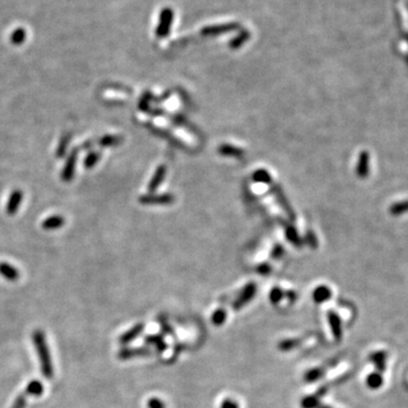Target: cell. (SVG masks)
<instances>
[{
  "instance_id": "obj_20",
  "label": "cell",
  "mask_w": 408,
  "mask_h": 408,
  "mask_svg": "<svg viewBox=\"0 0 408 408\" xmlns=\"http://www.w3.org/2000/svg\"><path fill=\"white\" fill-rule=\"evenodd\" d=\"M250 37V33L248 31H245V32H241V33L236 37V39H234L233 41H232V47H239L241 44H243V42H245L246 40H248Z\"/></svg>"
},
{
  "instance_id": "obj_8",
  "label": "cell",
  "mask_w": 408,
  "mask_h": 408,
  "mask_svg": "<svg viewBox=\"0 0 408 408\" xmlns=\"http://www.w3.org/2000/svg\"><path fill=\"white\" fill-rule=\"evenodd\" d=\"M63 225H65V219L62 216H51L48 219H46L44 222H42V228L46 230H55L59 229Z\"/></svg>"
},
{
  "instance_id": "obj_5",
  "label": "cell",
  "mask_w": 408,
  "mask_h": 408,
  "mask_svg": "<svg viewBox=\"0 0 408 408\" xmlns=\"http://www.w3.org/2000/svg\"><path fill=\"white\" fill-rule=\"evenodd\" d=\"M23 200V193L21 192L19 190H16L14 191L12 194L9 196V200L7 202V206H6V212L10 216H13L16 212L18 211V208L21 206V203H22Z\"/></svg>"
},
{
  "instance_id": "obj_25",
  "label": "cell",
  "mask_w": 408,
  "mask_h": 408,
  "mask_svg": "<svg viewBox=\"0 0 408 408\" xmlns=\"http://www.w3.org/2000/svg\"><path fill=\"white\" fill-rule=\"evenodd\" d=\"M162 330H164L165 334H168V335H174V330L171 329L168 324H165V325L162 324Z\"/></svg>"
},
{
  "instance_id": "obj_10",
  "label": "cell",
  "mask_w": 408,
  "mask_h": 408,
  "mask_svg": "<svg viewBox=\"0 0 408 408\" xmlns=\"http://www.w3.org/2000/svg\"><path fill=\"white\" fill-rule=\"evenodd\" d=\"M302 340L297 339V338H288V339H283L281 341H279L278 343V350L281 352H291L295 348H297L300 346Z\"/></svg>"
},
{
  "instance_id": "obj_3",
  "label": "cell",
  "mask_w": 408,
  "mask_h": 408,
  "mask_svg": "<svg viewBox=\"0 0 408 408\" xmlns=\"http://www.w3.org/2000/svg\"><path fill=\"white\" fill-rule=\"evenodd\" d=\"M239 28L238 23H227V24H219V25H212L207 26L202 30L203 35H219L222 33H227V32H232L237 30Z\"/></svg>"
},
{
  "instance_id": "obj_17",
  "label": "cell",
  "mask_w": 408,
  "mask_h": 408,
  "mask_svg": "<svg viewBox=\"0 0 408 408\" xmlns=\"http://www.w3.org/2000/svg\"><path fill=\"white\" fill-rule=\"evenodd\" d=\"M0 272H2L5 277L10 278V279H14L17 277V272H16L14 268L8 266V264H5V263L0 264Z\"/></svg>"
},
{
  "instance_id": "obj_14",
  "label": "cell",
  "mask_w": 408,
  "mask_h": 408,
  "mask_svg": "<svg viewBox=\"0 0 408 408\" xmlns=\"http://www.w3.org/2000/svg\"><path fill=\"white\" fill-rule=\"evenodd\" d=\"M147 341L149 343H152V345H154L158 348V351H160V352H164L167 350V343L165 342L162 336H160V335L150 336L147 338Z\"/></svg>"
},
{
  "instance_id": "obj_27",
  "label": "cell",
  "mask_w": 408,
  "mask_h": 408,
  "mask_svg": "<svg viewBox=\"0 0 408 408\" xmlns=\"http://www.w3.org/2000/svg\"><path fill=\"white\" fill-rule=\"evenodd\" d=\"M318 408H332V407H331V406H329V405H323V404H320Z\"/></svg>"
},
{
  "instance_id": "obj_24",
  "label": "cell",
  "mask_w": 408,
  "mask_h": 408,
  "mask_svg": "<svg viewBox=\"0 0 408 408\" xmlns=\"http://www.w3.org/2000/svg\"><path fill=\"white\" fill-rule=\"evenodd\" d=\"M327 393H328V386L322 385V386H320V388L318 389V391H316L314 395L318 397V398H321V397L324 396Z\"/></svg>"
},
{
  "instance_id": "obj_13",
  "label": "cell",
  "mask_w": 408,
  "mask_h": 408,
  "mask_svg": "<svg viewBox=\"0 0 408 408\" xmlns=\"http://www.w3.org/2000/svg\"><path fill=\"white\" fill-rule=\"evenodd\" d=\"M320 404H321L320 398H318L315 395L305 396L302 401H300V406H302V408H318Z\"/></svg>"
},
{
  "instance_id": "obj_1",
  "label": "cell",
  "mask_w": 408,
  "mask_h": 408,
  "mask_svg": "<svg viewBox=\"0 0 408 408\" xmlns=\"http://www.w3.org/2000/svg\"><path fill=\"white\" fill-rule=\"evenodd\" d=\"M174 17H175V13L173 9L169 7H166L162 9V12L160 14V21L157 30V34L159 37H165L169 33L170 26L174 22Z\"/></svg>"
},
{
  "instance_id": "obj_15",
  "label": "cell",
  "mask_w": 408,
  "mask_h": 408,
  "mask_svg": "<svg viewBox=\"0 0 408 408\" xmlns=\"http://www.w3.org/2000/svg\"><path fill=\"white\" fill-rule=\"evenodd\" d=\"M227 319V312L223 309H218L213 312L211 321L214 325H221L225 323V321Z\"/></svg>"
},
{
  "instance_id": "obj_16",
  "label": "cell",
  "mask_w": 408,
  "mask_h": 408,
  "mask_svg": "<svg viewBox=\"0 0 408 408\" xmlns=\"http://www.w3.org/2000/svg\"><path fill=\"white\" fill-rule=\"evenodd\" d=\"M100 158H101V153H100V152H98V151L91 152V153L88 155V157L85 158V161H84L85 168H92V167H94L95 164L98 162V161L100 160Z\"/></svg>"
},
{
  "instance_id": "obj_12",
  "label": "cell",
  "mask_w": 408,
  "mask_h": 408,
  "mask_svg": "<svg viewBox=\"0 0 408 408\" xmlns=\"http://www.w3.org/2000/svg\"><path fill=\"white\" fill-rule=\"evenodd\" d=\"M324 373H325L324 369L315 368V369L310 370V371H308V372L305 373V375H304V380L306 381V382L313 383V382H315V381H318V380H320L322 377H323Z\"/></svg>"
},
{
  "instance_id": "obj_6",
  "label": "cell",
  "mask_w": 408,
  "mask_h": 408,
  "mask_svg": "<svg viewBox=\"0 0 408 408\" xmlns=\"http://www.w3.org/2000/svg\"><path fill=\"white\" fill-rule=\"evenodd\" d=\"M76 159H77V152L74 151L71 155H69L65 168L63 169L62 177L65 181H69L74 177L75 166H76Z\"/></svg>"
},
{
  "instance_id": "obj_22",
  "label": "cell",
  "mask_w": 408,
  "mask_h": 408,
  "mask_svg": "<svg viewBox=\"0 0 408 408\" xmlns=\"http://www.w3.org/2000/svg\"><path fill=\"white\" fill-rule=\"evenodd\" d=\"M220 408H239V404L232 398H226L221 402Z\"/></svg>"
},
{
  "instance_id": "obj_2",
  "label": "cell",
  "mask_w": 408,
  "mask_h": 408,
  "mask_svg": "<svg viewBox=\"0 0 408 408\" xmlns=\"http://www.w3.org/2000/svg\"><path fill=\"white\" fill-rule=\"evenodd\" d=\"M255 294H256V286H255V284L254 283L248 284V286H246L243 289V292L240 293L238 298L234 302L233 310L234 311H240L246 304H249L251 302L252 298L255 296Z\"/></svg>"
},
{
  "instance_id": "obj_7",
  "label": "cell",
  "mask_w": 408,
  "mask_h": 408,
  "mask_svg": "<svg viewBox=\"0 0 408 408\" xmlns=\"http://www.w3.org/2000/svg\"><path fill=\"white\" fill-rule=\"evenodd\" d=\"M386 357H388V355H386V352H384V351L375 352L370 355V361L374 364L375 369H377V372H379L381 374H382L385 370Z\"/></svg>"
},
{
  "instance_id": "obj_19",
  "label": "cell",
  "mask_w": 408,
  "mask_h": 408,
  "mask_svg": "<svg viewBox=\"0 0 408 408\" xmlns=\"http://www.w3.org/2000/svg\"><path fill=\"white\" fill-rule=\"evenodd\" d=\"M118 142H119V139H118V137L111 136V135H107V136L102 137L100 139L99 144H101L102 147H112V146H115V144H117Z\"/></svg>"
},
{
  "instance_id": "obj_26",
  "label": "cell",
  "mask_w": 408,
  "mask_h": 408,
  "mask_svg": "<svg viewBox=\"0 0 408 408\" xmlns=\"http://www.w3.org/2000/svg\"><path fill=\"white\" fill-rule=\"evenodd\" d=\"M287 297H288V300L291 303H294L295 300H296V294H295L294 292H289L288 294H287Z\"/></svg>"
},
{
  "instance_id": "obj_18",
  "label": "cell",
  "mask_w": 408,
  "mask_h": 408,
  "mask_svg": "<svg viewBox=\"0 0 408 408\" xmlns=\"http://www.w3.org/2000/svg\"><path fill=\"white\" fill-rule=\"evenodd\" d=\"M283 298V293L280 288H273L270 293V302L272 304L277 305L278 303H280Z\"/></svg>"
},
{
  "instance_id": "obj_4",
  "label": "cell",
  "mask_w": 408,
  "mask_h": 408,
  "mask_svg": "<svg viewBox=\"0 0 408 408\" xmlns=\"http://www.w3.org/2000/svg\"><path fill=\"white\" fill-rule=\"evenodd\" d=\"M327 316H328L331 332L332 335H334L335 340L340 341L342 338V328H341V321L339 315H338V313H336L335 311H329Z\"/></svg>"
},
{
  "instance_id": "obj_11",
  "label": "cell",
  "mask_w": 408,
  "mask_h": 408,
  "mask_svg": "<svg viewBox=\"0 0 408 408\" xmlns=\"http://www.w3.org/2000/svg\"><path fill=\"white\" fill-rule=\"evenodd\" d=\"M366 384L370 389H379L383 384V377L379 372H373L366 378Z\"/></svg>"
},
{
  "instance_id": "obj_21",
  "label": "cell",
  "mask_w": 408,
  "mask_h": 408,
  "mask_svg": "<svg viewBox=\"0 0 408 408\" xmlns=\"http://www.w3.org/2000/svg\"><path fill=\"white\" fill-rule=\"evenodd\" d=\"M142 325L141 324H138V325H136L135 328H133L130 332H128V334H126V336L124 337V341H130V340H132V339H134V338L135 337H137L138 335H139V332L142 331Z\"/></svg>"
},
{
  "instance_id": "obj_23",
  "label": "cell",
  "mask_w": 408,
  "mask_h": 408,
  "mask_svg": "<svg viewBox=\"0 0 408 408\" xmlns=\"http://www.w3.org/2000/svg\"><path fill=\"white\" fill-rule=\"evenodd\" d=\"M149 408H166L164 401H161L159 398H152L149 401Z\"/></svg>"
},
{
  "instance_id": "obj_9",
  "label": "cell",
  "mask_w": 408,
  "mask_h": 408,
  "mask_svg": "<svg viewBox=\"0 0 408 408\" xmlns=\"http://www.w3.org/2000/svg\"><path fill=\"white\" fill-rule=\"evenodd\" d=\"M331 297V291L330 288L325 286H320L314 291L313 293V299L315 303L321 304L324 303L327 300H329Z\"/></svg>"
}]
</instances>
